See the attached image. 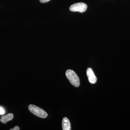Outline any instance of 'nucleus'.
<instances>
[{"label": "nucleus", "mask_w": 130, "mask_h": 130, "mask_svg": "<svg viewBox=\"0 0 130 130\" xmlns=\"http://www.w3.org/2000/svg\"><path fill=\"white\" fill-rule=\"evenodd\" d=\"M87 5L84 3L79 2L74 3L70 7V10L72 12H84L86 11Z\"/></svg>", "instance_id": "7ed1b4c3"}, {"label": "nucleus", "mask_w": 130, "mask_h": 130, "mask_svg": "<svg viewBox=\"0 0 130 130\" xmlns=\"http://www.w3.org/2000/svg\"><path fill=\"white\" fill-rule=\"evenodd\" d=\"M86 74L88 76L89 82L90 83L94 84L96 83L97 78L95 76L94 72L91 68H89L86 71Z\"/></svg>", "instance_id": "20e7f679"}, {"label": "nucleus", "mask_w": 130, "mask_h": 130, "mask_svg": "<svg viewBox=\"0 0 130 130\" xmlns=\"http://www.w3.org/2000/svg\"><path fill=\"white\" fill-rule=\"evenodd\" d=\"M13 115L12 113L8 114L7 115L2 116L0 121L3 124H6L8 121H11L13 118Z\"/></svg>", "instance_id": "39448f33"}, {"label": "nucleus", "mask_w": 130, "mask_h": 130, "mask_svg": "<svg viewBox=\"0 0 130 130\" xmlns=\"http://www.w3.org/2000/svg\"><path fill=\"white\" fill-rule=\"evenodd\" d=\"M62 128L63 130L71 129V124L69 119L67 118H63L62 120Z\"/></svg>", "instance_id": "423d86ee"}, {"label": "nucleus", "mask_w": 130, "mask_h": 130, "mask_svg": "<svg viewBox=\"0 0 130 130\" xmlns=\"http://www.w3.org/2000/svg\"><path fill=\"white\" fill-rule=\"evenodd\" d=\"M28 109L31 112L36 116L41 118H46L48 116L46 112L43 109L35 105H30Z\"/></svg>", "instance_id": "f03ea898"}, {"label": "nucleus", "mask_w": 130, "mask_h": 130, "mask_svg": "<svg viewBox=\"0 0 130 130\" xmlns=\"http://www.w3.org/2000/svg\"><path fill=\"white\" fill-rule=\"evenodd\" d=\"M50 1V0H40V1L41 3H45L48 2Z\"/></svg>", "instance_id": "1a4fd4ad"}, {"label": "nucleus", "mask_w": 130, "mask_h": 130, "mask_svg": "<svg viewBox=\"0 0 130 130\" xmlns=\"http://www.w3.org/2000/svg\"><path fill=\"white\" fill-rule=\"evenodd\" d=\"M5 113V110L2 107H0V115L4 114Z\"/></svg>", "instance_id": "0eeeda50"}, {"label": "nucleus", "mask_w": 130, "mask_h": 130, "mask_svg": "<svg viewBox=\"0 0 130 130\" xmlns=\"http://www.w3.org/2000/svg\"><path fill=\"white\" fill-rule=\"evenodd\" d=\"M20 129V128L18 126H16L14 128L10 129V130H19Z\"/></svg>", "instance_id": "6e6552de"}, {"label": "nucleus", "mask_w": 130, "mask_h": 130, "mask_svg": "<svg viewBox=\"0 0 130 130\" xmlns=\"http://www.w3.org/2000/svg\"><path fill=\"white\" fill-rule=\"evenodd\" d=\"M66 75L71 84L75 87H78L80 85L79 77L72 70H68L66 71Z\"/></svg>", "instance_id": "f257e3e1"}]
</instances>
